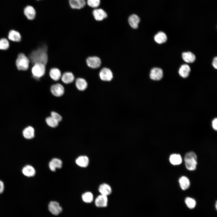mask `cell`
<instances>
[{"label": "cell", "instance_id": "obj_1", "mask_svg": "<svg viewBox=\"0 0 217 217\" xmlns=\"http://www.w3.org/2000/svg\"><path fill=\"white\" fill-rule=\"evenodd\" d=\"M29 58L33 64L40 63L46 65L48 60L47 46H43L33 51L30 55Z\"/></svg>", "mask_w": 217, "mask_h": 217}, {"label": "cell", "instance_id": "obj_2", "mask_svg": "<svg viewBox=\"0 0 217 217\" xmlns=\"http://www.w3.org/2000/svg\"><path fill=\"white\" fill-rule=\"evenodd\" d=\"M197 157L195 153L190 152L187 153L184 157L186 167L190 171L196 169L197 165Z\"/></svg>", "mask_w": 217, "mask_h": 217}, {"label": "cell", "instance_id": "obj_3", "mask_svg": "<svg viewBox=\"0 0 217 217\" xmlns=\"http://www.w3.org/2000/svg\"><path fill=\"white\" fill-rule=\"evenodd\" d=\"M30 60L22 53H20L16 61V65L19 70L26 71L29 68Z\"/></svg>", "mask_w": 217, "mask_h": 217}, {"label": "cell", "instance_id": "obj_4", "mask_svg": "<svg viewBox=\"0 0 217 217\" xmlns=\"http://www.w3.org/2000/svg\"><path fill=\"white\" fill-rule=\"evenodd\" d=\"M45 65L40 63L34 64L31 69L32 73L33 76L37 79L43 77L46 72Z\"/></svg>", "mask_w": 217, "mask_h": 217}, {"label": "cell", "instance_id": "obj_5", "mask_svg": "<svg viewBox=\"0 0 217 217\" xmlns=\"http://www.w3.org/2000/svg\"><path fill=\"white\" fill-rule=\"evenodd\" d=\"M52 94L54 96L59 97L62 96L64 93V89L63 86L59 83L52 85L50 88Z\"/></svg>", "mask_w": 217, "mask_h": 217}, {"label": "cell", "instance_id": "obj_6", "mask_svg": "<svg viewBox=\"0 0 217 217\" xmlns=\"http://www.w3.org/2000/svg\"><path fill=\"white\" fill-rule=\"evenodd\" d=\"M88 66L92 68H99L101 65V61L99 58L97 56H90L88 57L86 60Z\"/></svg>", "mask_w": 217, "mask_h": 217}, {"label": "cell", "instance_id": "obj_7", "mask_svg": "<svg viewBox=\"0 0 217 217\" xmlns=\"http://www.w3.org/2000/svg\"><path fill=\"white\" fill-rule=\"evenodd\" d=\"M99 76L100 79L105 81H110L113 78V74L111 71L106 68H103L101 70Z\"/></svg>", "mask_w": 217, "mask_h": 217}, {"label": "cell", "instance_id": "obj_8", "mask_svg": "<svg viewBox=\"0 0 217 217\" xmlns=\"http://www.w3.org/2000/svg\"><path fill=\"white\" fill-rule=\"evenodd\" d=\"M49 211L55 215H58L62 212V208L59 203L55 201H51L48 205Z\"/></svg>", "mask_w": 217, "mask_h": 217}, {"label": "cell", "instance_id": "obj_9", "mask_svg": "<svg viewBox=\"0 0 217 217\" xmlns=\"http://www.w3.org/2000/svg\"><path fill=\"white\" fill-rule=\"evenodd\" d=\"M63 162L60 159L54 158L51 159L49 163L48 166L50 170L52 171H55L56 169H60L62 166Z\"/></svg>", "mask_w": 217, "mask_h": 217}, {"label": "cell", "instance_id": "obj_10", "mask_svg": "<svg viewBox=\"0 0 217 217\" xmlns=\"http://www.w3.org/2000/svg\"><path fill=\"white\" fill-rule=\"evenodd\" d=\"M163 76V72L162 70L158 68H154L152 69L149 74L151 79L156 81L161 80Z\"/></svg>", "mask_w": 217, "mask_h": 217}, {"label": "cell", "instance_id": "obj_11", "mask_svg": "<svg viewBox=\"0 0 217 217\" xmlns=\"http://www.w3.org/2000/svg\"><path fill=\"white\" fill-rule=\"evenodd\" d=\"M108 199L107 196L100 194L95 200V205L98 207H105L108 205Z\"/></svg>", "mask_w": 217, "mask_h": 217}, {"label": "cell", "instance_id": "obj_12", "mask_svg": "<svg viewBox=\"0 0 217 217\" xmlns=\"http://www.w3.org/2000/svg\"><path fill=\"white\" fill-rule=\"evenodd\" d=\"M68 3L70 7L74 9H81L86 4L85 0H68Z\"/></svg>", "mask_w": 217, "mask_h": 217}, {"label": "cell", "instance_id": "obj_13", "mask_svg": "<svg viewBox=\"0 0 217 217\" xmlns=\"http://www.w3.org/2000/svg\"><path fill=\"white\" fill-rule=\"evenodd\" d=\"M90 162L89 159L85 155L79 156L75 160L76 164L79 166L83 168L87 167Z\"/></svg>", "mask_w": 217, "mask_h": 217}, {"label": "cell", "instance_id": "obj_14", "mask_svg": "<svg viewBox=\"0 0 217 217\" xmlns=\"http://www.w3.org/2000/svg\"><path fill=\"white\" fill-rule=\"evenodd\" d=\"M92 13L95 19L97 21L102 20L107 16L106 12L101 8L94 9Z\"/></svg>", "mask_w": 217, "mask_h": 217}, {"label": "cell", "instance_id": "obj_15", "mask_svg": "<svg viewBox=\"0 0 217 217\" xmlns=\"http://www.w3.org/2000/svg\"><path fill=\"white\" fill-rule=\"evenodd\" d=\"M98 190L101 194L108 196L112 193V190L109 184L106 183H103L99 185Z\"/></svg>", "mask_w": 217, "mask_h": 217}, {"label": "cell", "instance_id": "obj_16", "mask_svg": "<svg viewBox=\"0 0 217 217\" xmlns=\"http://www.w3.org/2000/svg\"><path fill=\"white\" fill-rule=\"evenodd\" d=\"M22 172L24 175L28 177H33L36 173V171L34 167L29 165L24 167Z\"/></svg>", "mask_w": 217, "mask_h": 217}, {"label": "cell", "instance_id": "obj_17", "mask_svg": "<svg viewBox=\"0 0 217 217\" xmlns=\"http://www.w3.org/2000/svg\"><path fill=\"white\" fill-rule=\"evenodd\" d=\"M61 78L64 83L68 84L72 83L74 81L75 77L72 72H66L61 75Z\"/></svg>", "mask_w": 217, "mask_h": 217}, {"label": "cell", "instance_id": "obj_18", "mask_svg": "<svg viewBox=\"0 0 217 217\" xmlns=\"http://www.w3.org/2000/svg\"><path fill=\"white\" fill-rule=\"evenodd\" d=\"M75 86L77 89L80 91H83L87 87L88 83L86 80L84 78L79 77L75 80Z\"/></svg>", "mask_w": 217, "mask_h": 217}, {"label": "cell", "instance_id": "obj_19", "mask_svg": "<svg viewBox=\"0 0 217 217\" xmlns=\"http://www.w3.org/2000/svg\"><path fill=\"white\" fill-rule=\"evenodd\" d=\"M24 14L28 19L33 20L35 17L36 11L32 6H28L24 9Z\"/></svg>", "mask_w": 217, "mask_h": 217}, {"label": "cell", "instance_id": "obj_20", "mask_svg": "<svg viewBox=\"0 0 217 217\" xmlns=\"http://www.w3.org/2000/svg\"><path fill=\"white\" fill-rule=\"evenodd\" d=\"M49 75L51 78L55 81L58 80L61 78V76L60 71L58 68H52L50 70Z\"/></svg>", "mask_w": 217, "mask_h": 217}, {"label": "cell", "instance_id": "obj_21", "mask_svg": "<svg viewBox=\"0 0 217 217\" xmlns=\"http://www.w3.org/2000/svg\"><path fill=\"white\" fill-rule=\"evenodd\" d=\"M140 21V18L135 14H132L128 18V22L132 28L134 29L138 28Z\"/></svg>", "mask_w": 217, "mask_h": 217}, {"label": "cell", "instance_id": "obj_22", "mask_svg": "<svg viewBox=\"0 0 217 217\" xmlns=\"http://www.w3.org/2000/svg\"><path fill=\"white\" fill-rule=\"evenodd\" d=\"M190 71L189 66L187 64H183L179 68L178 73L181 77L185 78L188 76Z\"/></svg>", "mask_w": 217, "mask_h": 217}, {"label": "cell", "instance_id": "obj_23", "mask_svg": "<svg viewBox=\"0 0 217 217\" xmlns=\"http://www.w3.org/2000/svg\"><path fill=\"white\" fill-rule=\"evenodd\" d=\"M23 134L24 137L26 139H31L34 137V129L32 127L28 126L23 130Z\"/></svg>", "mask_w": 217, "mask_h": 217}, {"label": "cell", "instance_id": "obj_24", "mask_svg": "<svg viewBox=\"0 0 217 217\" xmlns=\"http://www.w3.org/2000/svg\"><path fill=\"white\" fill-rule=\"evenodd\" d=\"M8 39L13 41L19 42L21 39V36L20 33L16 30H11L8 34Z\"/></svg>", "mask_w": 217, "mask_h": 217}, {"label": "cell", "instance_id": "obj_25", "mask_svg": "<svg viewBox=\"0 0 217 217\" xmlns=\"http://www.w3.org/2000/svg\"><path fill=\"white\" fill-rule=\"evenodd\" d=\"M154 39L157 43L160 44L166 42L167 37L165 33L162 31H160L155 35L154 37Z\"/></svg>", "mask_w": 217, "mask_h": 217}, {"label": "cell", "instance_id": "obj_26", "mask_svg": "<svg viewBox=\"0 0 217 217\" xmlns=\"http://www.w3.org/2000/svg\"><path fill=\"white\" fill-rule=\"evenodd\" d=\"M182 56L183 60L186 62L192 63L196 60L195 55L191 52H184L182 53Z\"/></svg>", "mask_w": 217, "mask_h": 217}, {"label": "cell", "instance_id": "obj_27", "mask_svg": "<svg viewBox=\"0 0 217 217\" xmlns=\"http://www.w3.org/2000/svg\"><path fill=\"white\" fill-rule=\"evenodd\" d=\"M169 160L172 164L174 165H178L181 163L182 159L180 155L173 154L170 156Z\"/></svg>", "mask_w": 217, "mask_h": 217}, {"label": "cell", "instance_id": "obj_28", "mask_svg": "<svg viewBox=\"0 0 217 217\" xmlns=\"http://www.w3.org/2000/svg\"><path fill=\"white\" fill-rule=\"evenodd\" d=\"M179 182L181 187L183 190L188 189L190 186V181L189 179L186 177H181L180 178Z\"/></svg>", "mask_w": 217, "mask_h": 217}, {"label": "cell", "instance_id": "obj_29", "mask_svg": "<svg viewBox=\"0 0 217 217\" xmlns=\"http://www.w3.org/2000/svg\"><path fill=\"white\" fill-rule=\"evenodd\" d=\"M82 199L83 201L86 203H91L93 200V196L91 192H86L82 194Z\"/></svg>", "mask_w": 217, "mask_h": 217}, {"label": "cell", "instance_id": "obj_30", "mask_svg": "<svg viewBox=\"0 0 217 217\" xmlns=\"http://www.w3.org/2000/svg\"><path fill=\"white\" fill-rule=\"evenodd\" d=\"M46 122L48 126L52 128L57 127L59 123L58 122L51 116L48 117L46 118Z\"/></svg>", "mask_w": 217, "mask_h": 217}, {"label": "cell", "instance_id": "obj_31", "mask_svg": "<svg viewBox=\"0 0 217 217\" xmlns=\"http://www.w3.org/2000/svg\"><path fill=\"white\" fill-rule=\"evenodd\" d=\"M185 202L187 206L190 209L194 208L196 206V202L195 200L189 197L186 198Z\"/></svg>", "mask_w": 217, "mask_h": 217}, {"label": "cell", "instance_id": "obj_32", "mask_svg": "<svg viewBox=\"0 0 217 217\" xmlns=\"http://www.w3.org/2000/svg\"><path fill=\"white\" fill-rule=\"evenodd\" d=\"M9 46V42L6 39L3 38L0 39V49L6 50Z\"/></svg>", "mask_w": 217, "mask_h": 217}, {"label": "cell", "instance_id": "obj_33", "mask_svg": "<svg viewBox=\"0 0 217 217\" xmlns=\"http://www.w3.org/2000/svg\"><path fill=\"white\" fill-rule=\"evenodd\" d=\"M86 2L89 6L96 8L99 6L100 1V0H87Z\"/></svg>", "mask_w": 217, "mask_h": 217}, {"label": "cell", "instance_id": "obj_34", "mask_svg": "<svg viewBox=\"0 0 217 217\" xmlns=\"http://www.w3.org/2000/svg\"><path fill=\"white\" fill-rule=\"evenodd\" d=\"M51 116L59 122L61 121L62 120V118L61 116L56 112L54 111L52 112L51 113Z\"/></svg>", "mask_w": 217, "mask_h": 217}, {"label": "cell", "instance_id": "obj_35", "mask_svg": "<svg viewBox=\"0 0 217 217\" xmlns=\"http://www.w3.org/2000/svg\"><path fill=\"white\" fill-rule=\"evenodd\" d=\"M212 125L213 129L216 131L217 130V119L214 118L212 121Z\"/></svg>", "mask_w": 217, "mask_h": 217}, {"label": "cell", "instance_id": "obj_36", "mask_svg": "<svg viewBox=\"0 0 217 217\" xmlns=\"http://www.w3.org/2000/svg\"><path fill=\"white\" fill-rule=\"evenodd\" d=\"M4 190V185L3 181L0 180V194L3 193Z\"/></svg>", "mask_w": 217, "mask_h": 217}, {"label": "cell", "instance_id": "obj_37", "mask_svg": "<svg viewBox=\"0 0 217 217\" xmlns=\"http://www.w3.org/2000/svg\"><path fill=\"white\" fill-rule=\"evenodd\" d=\"M212 65L214 68L217 69V57H215L213 59L212 63Z\"/></svg>", "mask_w": 217, "mask_h": 217}, {"label": "cell", "instance_id": "obj_38", "mask_svg": "<svg viewBox=\"0 0 217 217\" xmlns=\"http://www.w3.org/2000/svg\"><path fill=\"white\" fill-rule=\"evenodd\" d=\"M217 203H216V204H215V207H216V209H217Z\"/></svg>", "mask_w": 217, "mask_h": 217}, {"label": "cell", "instance_id": "obj_39", "mask_svg": "<svg viewBox=\"0 0 217 217\" xmlns=\"http://www.w3.org/2000/svg\"></svg>", "mask_w": 217, "mask_h": 217}]
</instances>
